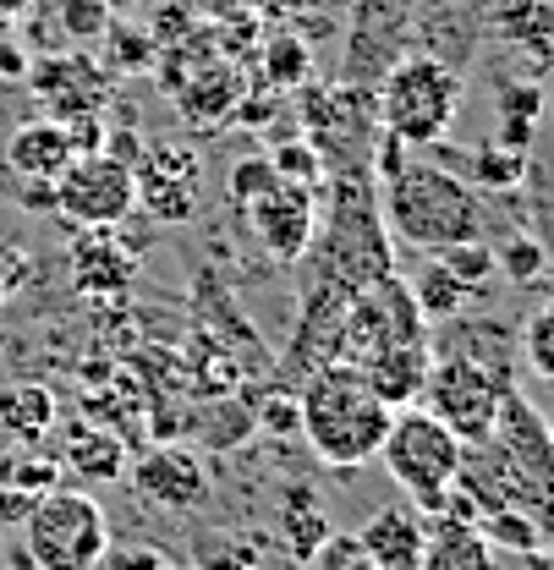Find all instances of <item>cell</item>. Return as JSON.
I'll return each mask as SVG.
<instances>
[{"instance_id": "cell-35", "label": "cell", "mask_w": 554, "mask_h": 570, "mask_svg": "<svg viewBox=\"0 0 554 570\" xmlns=\"http://www.w3.org/2000/svg\"><path fill=\"white\" fill-rule=\"evenodd\" d=\"M270 159H275V170L285 181H319V176H324V154L308 138H285Z\"/></svg>"}, {"instance_id": "cell-17", "label": "cell", "mask_w": 554, "mask_h": 570, "mask_svg": "<svg viewBox=\"0 0 554 570\" xmlns=\"http://www.w3.org/2000/svg\"><path fill=\"white\" fill-rule=\"evenodd\" d=\"M77 154H82V148L71 138V127L56 121V116L22 121V127L6 138V159H11V170H17L22 181H56Z\"/></svg>"}, {"instance_id": "cell-2", "label": "cell", "mask_w": 554, "mask_h": 570, "mask_svg": "<svg viewBox=\"0 0 554 570\" xmlns=\"http://www.w3.org/2000/svg\"><path fill=\"white\" fill-rule=\"evenodd\" d=\"M390 406L362 384V373L351 362H324L302 379L297 390V433L308 439V450L324 466H362L379 455L385 433H390Z\"/></svg>"}, {"instance_id": "cell-27", "label": "cell", "mask_w": 554, "mask_h": 570, "mask_svg": "<svg viewBox=\"0 0 554 570\" xmlns=\"http://www.w3.org/2000/svg\"><path fill=\"white\" fill-rule=\"evenodd\" d=\"M478 532L488 538V549H505V554H533V549H544V532L522 515V510H488L478 515Z\"/></svg>"}, {"instance_id": "cell-42", "label": "cell", "mask_w": 554, "mask_h": 570, "mask_svg": "<svg viewBox=\"0 0 554 570\" xmlns=\"http://www.w3.org/2000/svg\"><path fill=\"white\" fill-rule=\"evenodd\" d=\"M544 428H550V450H554V417H550V423H544Z\"/></svg>"}, {"instance_id": "cell-15", "label": "cell", "mask_w": 554, "mask_h": 570, "mask_svg": "<svg viewBox=\"0 0 554 570\" xmlns=\"http://www.w3.org/2000/svg\"><path fill=\"white\" fill-rule=\"evenodd\" d=\"M428 367H434V346L428 341H401V346H385L368 362H357L362 384L390 406V412H407L422 401V384H428Z\"/></svg>"}, {"instance_id": "cell-3", "label": "cell", "mask_w": 554, "mask_h": 570, "mask_svg": "<svg viewBox=\"0 0 554 570\" xmlns=\"http://www.w3.org/2000/svg\"><path fill=\"white\" fill-rule=\"evenodd\" d=\"M428 346H434V341H428ZM511 390H516V384H511L505 346H499V352H478V346L450 324V335L434 346V367H428V384H422V412H434L461 444H478V439L494 433L499 406H505Z\"/></svg>"}, {"instance_id": "cell-24", "label": "cell", "mask_w": 554, "mask_h": 570, "mask_svg": "<svg viewBox=\"0 0 554 570\" xmlns=\"http://www.w3.org/2000/svg\"><path fill=\"white\" fill-rule=\"evenodd\" d=\"M538 110H544V88H533V82H505V88H499V142L527 154Z\"/></svg>"}, {"instance_id": "cell-20", "label": "cell", "mask_w": 554, "mask_h": 570, "mask_svg": "<svg viewBox=\"0 0 554 570\" xmlns=\"http://www.w3.org/2000/svg\"><path fill=\"white\" fill-rule=\"evenodd\" d=\"M330 532H336V527H330V510H324V499L313 494V483H291L285 499H280V543H285V554H291L297 566H308L313 549H319Z\"/></svg>"}, {"instance_id": "cell-23", "label": "cell", "mask_w": 554, "mask_h": 570, "mask_svg": "<svg viewBox=\"0 0 554 570\" xmlns=\"http://www.w3.org/2000/svg\"><path fill=\"white\" fill-rule=\"evenodd\" d=\"M478 291H467V285L456 281L450 269H439L434 258L422 264L412 275V302H417V313L428 318V324H445V318H461L467 313V302H473Z\"/></svg>"}, {"instance_id": "cell-12", "label": "cell", "mask_w": 554, "mask_h": 570, "mask_svg": "<svg viewBox=\"0 0 554 570\" xmlns=\"http://www.w3.org/2000/svg\"><path fill=\"white\" fill-rule=\"evenodd\" d=\"M127 478H133V494L159 504V510H198L208 499L204 461L193 450H182V444L143 450L138 461H127Z\"/></svg>"}, {"instance_id": "cell-14", "label": "cell", "mask_w": 554, "mask_h": 570, "mask_svg": "<svg viewBox=\"0 0 554 570\" xmlns=\"http://www.w3.org/2000/svg\"><path fill=\"white\" fill-rule=\"evenodd\" d=\"M138 275V253L122 242V225L77 230L71 236V285L82 296H122Z\"/></svg>"}, {"instance_id": "cell-18", "label": "cell", "mask_w": 554, "mask_h": 570, "mask_svg": "<svg viewBox=\"0 0 554 570\" xmlns=\"http://www.w3.org/2000/svg\"><path fill=\"white\" fill-rule=\"evenodd\" d=\"M428 538H422V570H494V549L478 532V521L461 515H422Z\"/></svg>"}, {"instance_id": "cell-1", "label": "cell", "mask_w": 554, "mask_h": 570, "mask_svg": "<svg viewBox=\"0 0 554 570\" xmlns=\"http://www.w3.org/2000/svg\"><path fill=\"white\" fill-rule=\"evenodd\" d=\"M379 214H385V230L417 247V253H439V247H456V242H484V204L478 193L450 176L445 165L434 159H417L412 148L379 176Z\"/></svg>"}, {"instance_id": "cell-16", "label": "cell", "mask_w": 554, "mask_h": 570, "mask_svg": "<svg viewBox=\"0 0 554 570\" xmlns=\"http://www.w3.org/2000/svg\"><path fill=\"white\" fill-rule=\"evenodd\" d=\"M422 538H428V527H422L417 504H385L357 527L362 554L379 570H422Z\"/></svg>"}, {"instance_id": "cell-21", "label": "cell", "mask_w": 554, "mask_h": 570, "mask_svg": "<svg viewBox=\"0 0 554 570\" xmlns=\"http://www.w3.org/2000/svg\"><path fill=\"white\" fill-rule=\"evenodd\" d=\"M61 417L56 395L45 384H0V428L22 444H39Z\"/></svg>"}, {"instance_id": "cell-25", "label": "cell", "mask_w": 554, "mask_h": 570, "mask_svg": "<svg viewBox=\"0 0 554 570\" xmlns=\"http://www.w3.org/2000/svg\"><path fill=\"white\" fill-rule=\"evenodd\" d=\"M308 71H313V56H308V45L297 33H275L264 45V77H270L275 94H297L308 82Z\"/></svg>"}, {"instance_id": "cell-38", "label": "cell", "mask_w": 554, "mask_h": 570, "mask_svg": "<svg viewBox=\"0 0 554 570\" xmlns=\"http://www.w3.org/2000/svg\"><path fill=\"white\" fill-rule=\"evenodd\" d=\"M259 423L270 428V433H285V428H297V395L291 390H280L264 401V412H259Z\"/></svg>"}, {"instance_id": "cell-4", "label": "cell", "mask_w": 554, "mask_h": 570, "mask_svg": "<svg viewBox=\"0 0 554 570\" xmlns=\"http://www.w3.org/2000/svg\"><path fill=\"white\" fill-rule=\"evenodd\" d=\"M390 275V230L373 204V187L362 170H347L330 187V225H324V275L313 291L351 302L362 285Z\"/></svg>"}, {"instance_id": "cell-39", "label": "cell", "mask_w": 554, "mask_h": 570, "mask_svg": "<svg viewBox=\"0 0 554 570\" xmlns=\"http://www.w3.org/2000/svg\"><path fill=\"white\" fill-rule=\"evenodd\" d=\"M39 499L22 494V489H11V483H0V521L6 527H17V521H28V510H33Z\"/></svg>"}, {"instance_id": "cell-28", "label": "cell", "mask_w": 554, "mask_h": 570, "mask_svg": "<svg viewBox=\"0 0 554 570\" xmlns=\"http://www.w3.org/2000/svg\"><path fill=\"white\" fill-rule=\"evenodd\" d=\"M439 269H450L456 281L467 285V291H484L494 281V247L488 242H456V247H439V253H428Z\"/></svg>"}, {"instance_id": "cell-13", "label": "cell", "mask_w": 554, "mask_h": 570, "mask_svg": "<svg viewBox=\"0 0 554 570\" xmlns=\"http://www.w3.org/2000/svg\"><path fill=\"white\" fill-rule=\"evenodd\" d=\"M28 82H33V94L50 105V116H56V121L99 116V110H105V99H110V77L94 67L82 50H71V56H50V61L28 67Z\"/></svg>"}, {"instance_id": "cell-33", "label": "cell", "mask_w": 554, "mask_h": 570, "mask_svg": "<svg viewBox=\"0 0 554 570\" xmlns=\"http://www.w3.org/2000/svg\"><path fill=\"white\" fill-rule=\"evenodd\" d=\"M308 570H379L368 554H362V543H357V532H330L319 549H313V560Z\"/></svg>"}, {"instance_id": "cell-22", "label": "cell", "mask_w": 554, "mask_h": 570, "mask_svg": "<svg viewBox=\"0 0 554 570\" xmlns=\"http://www.w3.org/2000/svg\"><path fill=\"white\" fill-rule=\"evenodd\" d=\"M494 22L505 39L538 50L544 61L554 56V0H499L494 6Z\"/></svg>"}, {"instance_id": "cell-32", "label": "cell", "mask_w": 554, "mask_h": 570, "mask_svg": "<svg viewBox=\"0 0 554 570\" xmlns=\"http://www.w3.org/2000/svg\"><path fill=\"white\" fill-rule=\"evenodd\" d=\"M105 50H110V67L116 71H148L154 67V39L138 33V28H127V22H122V28H116V22L105 28Z\"/></svg>"}, {"instance_id": "cell-11", "label": "cell", "mask_w": 554, "mask_h": 570, "mask_svg": "<svg viewBox=\"0 0 554 570\" xmlns=\"http://www.w3.org/2000/svg\"><path fill=\"white\" fill-rule=\"evenodd\" d=\"M242 219L259 236V247L270 253V264L291 269L319 236V181H285L280 176L270 193H259L242 209Z\"/></svg>"}, {"instance_id": "cell-36", "label": "cell", "mask_w": 554, "mask_h": 570, "mask_svg": "<svg viewBox=\"0 0 554 570\" xmlns=\"http://www.w3.org/2000/svg\"><path fill=\"white\" fill-rule=\"evenodd\" d=\"M522 352H527V362H533V373H538V379H554V302L550 307H538V313L527 318Z\"/></svg>"}, {"instance_id": "cell-37", "label": "cell", "mask_w": 554, "mask_h": 570, "mask_svg": "<svg viewBox=\"0 0 554 570\" xmlns=\"http://www.w3.org/2000/svg\"><path fill=\"white\" fill-rule=\"evenodd\" d=\"M99 570H182L171 554H159V549H148V543H127V549H105V560Z\"/></svg>"}, {"instance_id": "cell-26", "label": "cell", "mask_w": 554, "mask_h": 570, "mask_svg": "<svg viewBox=\"0 0 554 570\" xmlns=\"http://www.w3.org/2000/svg\"><path fill=\"white\" fill-rule=\"evenodd\" d=\"M467 176H473L478 187L511 193V187L527 176V154H522V148H505V142H484V148H473V159H467Z\"/></svg>"}, {"instance_id": "cell-29", "label": "cell", "mask_w": 554, "mask_h": 570, "mask_svg": "<svg viewBox=\"0 0 554 570\" xmlns=\"http://www.w3.org/2000/svg\"><path fill=\"white\" fill-rule=\"evenodd\" d=\"M544 269H550V247H544L538 236H511V242L494 253V275H505V281H516V285L544 281Z\"/></svg>"}, {"instance_id": "cell-6", "label": "cell", "mask_w": 554, "mask_h": 570, "mask_svg": "<svg viewBox=\"0 0 554 570\" xmlns=\"http://www.w3.org/2000/svg\"><path fill=\"white\" fill-rule=\"evenodd\" d=\"M461 450H467V444L439 423L434 412L407 406V412L390 417V433H385V444H379V461H385V472L396 478V489L412 499L422 515H434L439 499L450 494L456 472H461Z\"/></svg>"}, {"instance_id": "cell-30", "label": "cell", "mask_w": 554, "mask_h": 570, "mask_svg": "<svg viewBox=\"0 0 554 570\" xmlns=\"http://www.w3.org/2000/svg\"><path fill=\"white\" fill-rule=\"evenodd\" d=\"M280 181L275 159L270 154H242V159H231V170H225V193H231V204L236 209H247L259 193H270Z\"/></svg>"}, {"instance_id": "cell-19", "label": "cell", "mask_w": 554, "mask_h": 570, "mask_svg": "<svg viewBox=\"0 0 554 570\" xmlns=\"http://www.w3.org/2000/svg\"><path fill=\"white\" fill-rule=\"evenodd\" d=\"M61 461H67L71 478H82V483H116V478L127 472V439H116L110 428L77 417V423L67 428Z\"/></svg>"}, {"instance_id": "cell-34", "label": "cell", "mask_w": 554, "mask_h": 570, "mask_svg": "<svg viewBox=\"0 0 554 570\" xmlns=\"http://www.w3.org/2000/svg\"><path fill=\"white\" fill-rule=\"evenodd\" d=\"M61 28H67L77 45L105 39V28H110V0H61Z\"/></svg>"}, {"instance_id": "cell-40", "label": "cell", "mask_w": 554, "mask_h": 570, "mask_svg": "<svg viewBox=\"0 0 554 570\" xmlns=\"http://www.w3.org/2000/svg\"><path fill=\"white\" fill-rule=\"evenodd\" d=\"M0 77H28V56L17 45H0Z\"/></svg>"}, {"instance_id": "cell-8", "label": "cell", "mask_w": 554, "mask_h": 570, "mask_svg": "<svg viewBox=\"0 0 554 570\" xmlns=\"http://www.w3.org/2000/svg\"><path fill=\"white\" fill-rule=\"evenodd\" d=\"M401 341H428V318L417 313L412 285L396 281V269H390L347 302V313L336 324V362L357 367V362H368L385 346H401Z\"/></svg>"}, {"instance_id": "cell-7", "label": "cell", "mask_w": 554, "mask_h": 570, "mask_svg": "<svg viewBox=\"0 0 554 570\" xmlns=\"http://www.w3.org/2000/svg\"><path fill=\"white\" fill-rule=\"evenodd\" d=\"M22 543L39 570H99L110 549V515L88 489H50L28 510Z\"/></svg>"}, {"instance_id": "cell-10", "label": "cell", "mask_w": 554, "mask_h": 570, "mask_svg": "<svg viewBox=\"0 0 554 570\" xmlns=\"http://www.w3.org/2000/svg\"><path fill=\"white\" fill-rule=\"evenodd\" d=\"M133 193L143 219L187 225L204 198V165L187 142H143V154L133 159Z\"/></svg>"}, {"instance_id": "cell-9", "label": "cell", "mask_w": 554, "mask_h": 570, "mask_svg": "<svg viewBox=\"0 0 554 570\" xmlns=\"http://www.w3.org/2000/svg\"><path fill=\"white\" fill-rule=\"evenodd\" d=\"M56 193V214L71 219L77 230H99V225H122L138 214V193H133V165L110 159L105 148L77 154L67 170L50 181Z\"/></svg>"}, {"instance_id": "cell-31", "label": "cell", "mask_w": 554, "mask_h": 570, "mask_svg": "<svg viewBox=\"0 0 554 570\" xmlns=\"http://www.w3.org/2000/svg\"><path fill=\"white\" fill-rule=\"evenodd\" d=\"M0 483H11V489H22V494H33V499H45L56 483H61V461L22 450V455H11V461L0 466Z\"/></svg>"}, {"instance_id": "cell-5", "label": "cell", "mask_w": 554, "mask_h": 570, "mask_svg": "<svg viewBox=\"0 0 554 570\" xmlns=\"http://www.w3.org/2000/svg\"><path fill=\"white\" fill-rule=\"evenodd\" d=\"M461 110V77L445 67L439 56H401L385 71L379 94H373V116L390 138H401L407 148H428L450 132Z\"/></svg>"}, {"instance_id": "cell-41", "label": "cell", "mask_w": 554, "mask_h": 570, "mask_svg": "<svg viewBox=\"0 0 554 570\" xmlns=\"http://www.w3.org/2000/svg\"><path fill=\"white\" fill-rule=\"evenodd\" d=\"M522 566L527 570H554V549L544 543V549H533V554H522Z\"/></svg>"}]
</instances>
